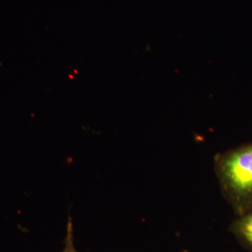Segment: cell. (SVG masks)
Returning <instances> with one entry per match:
<instances>
[{"instance_id": "obj_1", "label": "cell", "mask_w": 252, "mask_h": 252, "mask_svg": "<svg viewBox=\"0 0 252 252\" xmlns=\"http://www.w3.org/2000/svg\"><path fill=\"white\" fill-rule=\"evenodd\" d=\"M223 197L237 216L252 210V142L238 146L214 159Z\"/></svg>"}, {"instance_id": "obj_2", "label": "cell", "mask_w": 252, "mask_h": 252, "mask_svg": "<svg viewBox=\"0 0 252 252\" xmlns=\"http://www.w3.org/2000/svg\"><path fill=\"white\" fill-rule=\"evenodd\" d=\"M233 234L252 250V210L238 216L231 226Z\"/></svg>"}, {"instance_id": "obj_3", "label": "cell", "mask_w": 252, "mask_h": 252, "mask_svg": "<svg viewBox=\"0 0 252 252\" xmlns=\"http://www.w3.org/2000/svg\"><path fill=\"white\" fill-rule=\"evenodd\" d=\"M63 252H78L76 251L74 243H73V228L71 219L69 218L68 223H67V232H66V237L64 240V249Z\"/></svg>"}]
</instances>
